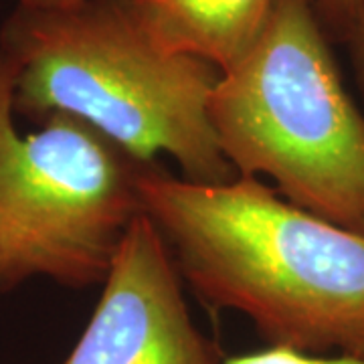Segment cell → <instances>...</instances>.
Segmentation results:
<instances>
[{
	"label": "cell",
	"mask_w": 364,
	"mask_h": 364,
	"mask_svg": "<svg viewBox=\"0 0 364 364\" xmlns=\"http://www.w3.org/2000/svg\"><path fill=\"white\" fill-rule=\"evenodd\" d=\"M63 364H223L188 312L164 235L144 210L124 235L102 298Z\"/></svg>",
	"instance_id": "5b68a950"
},
{
	"label": "cell",
	"mask_w": 364,
	"mask_h": 364,
	"mask_svg": "<svg viewBox=\"0 0 364 364\" xmlns=\"http://www.w3.org/2000/svg\"><path fill=\"white\" fill-rule=\"evenodd\" d=\"M136 186L198 298L245 316L269 346L364 358V233L249 176L140 170Z\"/></svg>",
	"instance_id": "6da1fadb"
},
{
	"label": "cell",
	"mask_w": 364,
	"mask_h": 364,
	"mask_svg": "<svg viewBox=\"0 0 364 364\" xmlns=\"http://www.w3.org/2000/svg\"><path fill=\"white\" fill-rule=\"evenodd\" d=\"M16 63L0 47V291L33 277L104 284L142 213L138 172L116 144L55 114L23 136L14 126Z\"/></svg>",
	"instance_id": "277c9868"
},
{
	"label": "cell",
	"mask_w": 364,
	"mask_h": 364,
	"mask_svg": "<svg viewBox=\"0 0 364 364\" xmlns=\"http://www.w3.org/2000/svg\"><path fill=\"white\" fill-rule=\"evenodd\" d=\"M208 119L239 176L364 233V114L342 83L316 0H275L259 39L219 75Z\"/></svg>",
	"instance_id": "3957f363"
},
{
	"label": "cell",
	"mask_w": 364,
	"mask_h": 364,
	"mask_svg": "<svg viewBox=\"0 0 364 364\" xmlns=\"http://www.w3.org/2000/svg\"><path fill=\"white\" fill-rule=\"evenodd\" d=\"M16 63L14 112L65 114L138 164L170 156L184 178L239 176L208 119L219 69L160 45L126 0H85L57 11L18 6L0 35Z\"/></svg>",
	"instance_id": "7a4b0ae2"
},
{
	"label": "cell",
	"mask_w": 364,
	"mask_h": 364,
	"mask_svg": "<svg viewBox=\"0 0 364 364\" xmlns=\"http://www.w3.org/2000/svg\"><path fill=\"white\" fill-rule=\"evenodd\" d=\"M166 49L207 61L221 73L259 39L275 0H126Z\"/></svg>",
	"instance_id": "8992f818"
},
{
	"label": "cell",
	"mask_w": 364,
	"mask_h": 364,
	"mask_svg": "<svg viewBox=\"0 0 364 364\" xmlns=\"http://www.w3.org/2000/svg\"><path fill=\"white\" fill-rule=\"evenodd\" d=\"M322 25L346 39L364 18V0H316Z\"/></svg>",
	"instance_id": "ba28073f"
},
{
	"label": "cell",
	"mask_w": 364,
	"mask_h": 364,
	"mask_svg": "<svg viewBox=\"0 0 364 364\" xmlns=\"http://www.w3.org/2000/svg\"><path fill=\"white\" fill-rule=\"evenodd\" d=\"M223 364H364V358L356 356H332V354H306L269 346L263 350L237 354L233 358L223 360Z\"/></svg>",
	"instance_id": "52a82bcc"
},
{
	"label": "cell",
	"mask_w": 364,
	"mask_h": 364,
	"mask_svg": "<svg viewBox=\"0 0 364 364\" xmlns=\"http://www.w3.org/2000/svg\"><path fill=\"white\" fill-rule=\"evenodd\" d=\"M346 41L350 45L352 61H354L356 73H358V79H360L364 90V18L354 26V31L346 37Z\"/></svg>",
	"instance_id": "9c48e42d"
},
{
	"label": "cell",
	"mask_w": 364,
	"mask_h": 364,
	"mask_svg": "<svg viewBox=\"0 0 364 364\" xmlns=\"http://www.w3.org/2000/svg\"><path fill=\"white\" fill-rule=\"evenodd\" d=\"M85 0H18V6L35 9V11H57V9H69L81 4Z\"/></svg>",
	"instance_id": "30bf717a"
}]
</instances>
